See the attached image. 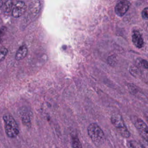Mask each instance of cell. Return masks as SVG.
Wrapping results in <instances>:
<instances>
[{
    "label": "cell",
    "mask_w": 148,
    "mask_h": 148,
    "mask_svg": "<svg viewBox=\"0 0 148 148\" xmlns=\"http://www.w3.org/2000/svg\"><path fill=\"white\" fill-rule=\"evenodd\" d=\"M87 132L95 146H99L104 143L105 141V134L97 124L95 123H91L87 128Z\"/></svg>",
    "instance_id": "6da1fadb"
},
{
    "label": "cell",
    "mask_w": 148,
    "mask_h": 148,
    "mask_svg": "<svg viewBox=\"0 0 148 148\" xmlns=\"http://www.w3.org/2000/svg\"><path fill=\"white\" fill-rule=\"evenodd\" d=\"M4 127L6 134L10 138H14L18 136L20 130L15 120L9 114H5L3 116Z\"/></svg>",
    "instance_id": "7a4b0ae2"
},
{
    "label": "cell",
    "mask_w": 148,
    "mask_h": 148,
    "mask_svg": "<svg viewBox=\"0 0 148 148\" xmlns=\"http://www.w3.org/2000/svg\"><path fill=\"white\" fill-rule=\"evenodd\" d=\"M110 120L112 124L123 137L128 138L130 136V133L126 127L124 120L120 114H113L111 116Z\"/></svg>",
    "instance_id": "3957f363"
},
{
    "label": "cell",
    "mask_w": 148,
    "mask_h": 148,
    "mask_svg": "<svg viewBox=\"0 0 148 148\" xmlns=\"http://www.w3.org/2000/svg\"><path fill=\"white\" fill-rule=\"evenodd\" d=\"M134 123L139 134L148 143V126L147 124L139 118H136Z\"/></svg>",
    "instance_id": "277c9868"
},
{
    "label": "cell",
    "mask_w": 148,
    "mask_h": 148,
    "mask_svg": "<svg viewBox=\"0 0 148 148\" xmlns=\"http://www.w3.org/2000/svg\"><path fill=\"white\" fill-rule=\"evenodd\" d=\"M130 3V2L128 1H121L119 2L114 8L115 13L119 17L123 16L128 11Z\"/></svg>",
    "instance_id": "5b68a950"
},
{
    "label": "cell",
    "mask_w": 148,
    "mask_h": 148,
    "mask_svg": "<svg viewBox=\"0 0 148 148\" xmlns=\"http://www.w3.org/2000/svg\"><path fill=\"white\" fill-rule=\"evenodd\" d=\"M27 6L23 1H17L12 9V16L16 18L19 17L25 12Z\"/></svg>",
    "instance_id": "8992f818"
},
{
    "label": "cell",
    "mask_w": 148,
    "mask_h": 148,
    "mask_svg": "<svg viewBox=\"0 0 148 148\" xmlns=\"http://www.w3.org/2000/svg\"><path fill=\"white\" fill-rule=\"evenodd\" d=\"M132 41L133 44L138 48H142L143 46V39L140 32L137 30H134L132 32Z\"/></svg>",
    "instance_id": "52a82bcc"
},
{
    "label": "cell",
    "mask_w": 148,
    "mask_h": 148,
    "mask_svg": "<svg viewBox=\"0 0 148 148\" xmlns=\"http://www.w3.org/2000/svg\"><path fill=\"white\" fill-rule=\"evenodd\" d=\"M31 112L28 111L26 108L24 109V110H21V119L22 120L23 124L29 127L31 126Z\"/></svg>",
    "instance_id": "ba28073f"
},
{
    "label": "cell",
    "mask_w": 148,
    "mask_h": 148,
    "mask_svg": "<svg viewBox=\"0 0 148 148\" xmlns=\"http://www.w3.org/2000/svg\"><path fill=\"white\" fill-rule=\"evenodd\" d=\"M27 53H28V49L26 46L25 45L21 46L16 52V56H15L16 60L17 61L23 60L26 57Z\"/></svg>",
    "instance_id": "9c48e42d"
},
{
    "label": "cell",
    "mask_w": 148,
    "mask_h": 148,
    "mask_svg": "<svg viewBox=\"0 0 148 148\" xmlns=\"http://www.w3.org/2000/svg\"><path fill=\"white\" fill-rule=\"evenodd\" d=\"M71 145L73 148H82V143L76 135H73L71 137Z\"/></svg>",
    "instance_id": "30bf717a"
},
{
    "label": "cell",
    "mask_w": 148,
    "mask_h": 148,
    "mask_svg": "<svg viewBox=\"0 0 148 148\" xmlns=\"http://www.w3.org/2000/svg\"><path fill=\"white\" fill-rule=\"evenodd\" d=\"M12 7V1L8 0L6 1L5 3V5H4V10L5 12L8 13L11 10Z\"/></svg>",
    "instance_id": "8fae6325"
},
{
    "label": "cell",
    "mask_w": 148,
    "mask_h": 148,
    "mask_svg": "<svg viewBox=\"0 0 148 148\" xmlns=\"http://www.w3.org/2000/svg\"><path fill=\"white\" fill-rule=\"evenodd\" d=\"M8 53V50L5 47L0 48V61H2L5 58Z\"/></svg>",
    "instance_id": "7c38bea8"
},
{
    "label": "cell",
    "mask_w": 148,
    "mask_h": 148,
    "mask_svg": "<svg viewBox=\"0 0 148 148\" xmlns=\"http://www.w3.org/2000/svg\"><path fill=\"white\" fill-rule=\"evenodd\" d=\"M116 57L114 56H110L108 58V62L109 63V64H110V65H114L116 64Z\"/></svg>",
    "instance_id": "4fadbf2b"
},
{
    "label": "cell",
    "mask_w": 148,
    "mask_h": 148,
    "mask_svg": "<svg viewBox=\"0 0 148 148\" xmlns=\"http://www.w3.org/2000/svg\"><path fill=\"white\" fill-rule=\"evenodd\" d=\"M142 17L144 19H148V6L144 8L142 11Z\"/></svg>",
    "instance_id": "5bb4252c"
},
{
    "label": "cell",
    "mask_w": 148,
    "mask_h": 148,
    "mask_svg": "<svg viewBox=\"0 0 148 148\" xmlns=\"http://www.w3.org/2000/svg\"><path fill=\"white\" fill-rule=\"evenodd\" d=\"M130 147L131 148H142V147L135 140L130 142Z\"/></svg>",
    "instance_id": "9a60e30c"
},
{
    "label": "cell",
    "mask_w": 148,
    "mask_h": 148,
    "mask_svg": "<svg viewBox=\"0 0 148 148\" xmlns=\"http://www.w3.org/2000/svg\"><path fill=\"white\" fill-rule=\"evenodd\" d=\"M5 31H6V27H3L0 29V41H2L1 38H2L3 35L5 34Z\"/></svg>",
    "instance_id": "2e32d148"
},
{
    "label": "cell",
    "mask_w": 148,
    "mask_h": 148,
    "mask_svg": "<svg viewBox=\"0 0 148 148\" xmlns=\"http://www.w3.org/2000/svg\"><path fill=\"white\" fill-rule=\"evenodd\" d=\"M140 63H141V65H142V66H143L145 68L148 69V61H147L145 60H142L140 61Z\"/></svg>",
    "instance_id": "e0dca14e"
},
{
    "label": "cell",
    "mask_w": 148,
    "mask_h": 148,
    "mask_svg": "<svg viewBox=\"0 0 148 148\" xmlns=\"http://www.w3.org/2000/svg\"><path fill=\"white\" fill-rule=\"evenodd\" d=\"M2 3H3L2 1H0V7H1V6H2Z\"/></svg>",
    "instance_id": "ac0fdd59"
}]
</instances>
